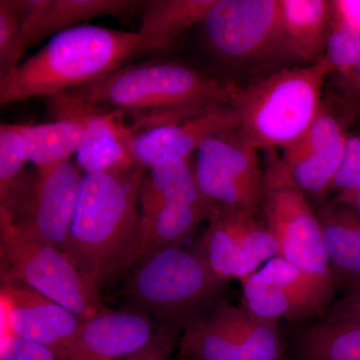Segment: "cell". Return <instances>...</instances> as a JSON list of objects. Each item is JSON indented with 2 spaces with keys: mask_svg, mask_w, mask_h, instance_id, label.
<instances>
[{
  "mask_svg": "<svg viewBox=\"0 0 360 360\" xmlns=\"http://www.w3.org/2000/svg\"><path fill=\"white\" fill-rule=\"evenodd\" d=\"M146 172L136 165L82 176L63 251L97 292L141 257L139 200Z\"/></svg>",
  "mask_w": 360,
  "mask_h": 360,
  "instance_id": "6da1fadb",
  "label": "cell"
},
{
  "mask_svg": "<svg viewBox=\"0 0 360 360\" xmlns=\"http://www.w3.org/2000/svg\"><path fill=\"white\" fill-rule=\"evenodd\" d=\"M236 87L184 63L155 60L122 66L70 92L94 105L135 113L136 134L229 104Z\"/></svg>",
  "mask_w": 360,
  "mask_h": 360,
  "instance_id": "7a4b0ae2",
  "label": "cell"
},
{
  "mask_svg": "<svg viewBox=\"0 0 360 360\" xmlns=\"http://www.w3.org/2000/svg\"><path fill=\"white\" fill-rule=\"evenodd\" d=\"M174 44L139 32L97 25H77L54 34L18 65L0 86L1 105L70 91L108 77L130 59L163 51Z\"/></svg>",
  "mask_w": 360,
  "mask_h": 360,
  "instance_id": "3957f363",
  "label": "cell"
},
{
  "mask_svg": "<svg viewBox=\"0 0 360 360\" xmlns=\"http://www.w3.org/2000/svg\"><path fill=\"white\" fill-rule=\"evenodd\" d=\"M331 75L322 58L311 65L276 71L248 86L238 85L229 104L238 113L240 139L257 151L290 146L321 111L322 89Z\"/></svg>",
  "mask_w": 360,
  "mask_h": 360,
  "instance_id": "277c9868",
  "label": "cell"
},
{
  "mask_svg": "<svg viewBox=\"0 0 360 360\" xmlns=\"http://www.w3.org/2000/svg\"><path fill=\"white\" fill-rule=\"evenodd\" d=\"M125 295L160 328L179 333L225 302L229 281L195 252L180 246L155 251L135 264Z\"/></svg>",
  "mask_w": 360,
  "mask_h": 360,
  "instance_id": "5b68a950",
  "label": "cell"
},
{
  "mask_svg": "<svg viewBox=\"0 0 360 360\" xmlns=\"http://www.w3.org/2000/svg\"><path fill=\"white\" fill-rule=\"evenodd\" d=\"M84 172L70 160L23 174L0 201V224L63 250Z\"/></svg>",
  "mask_w": 360,
  "mask_h": 360,
  "instance_id": "8992f818",
  "label": "cell"
},
{
  "mask_svg": "<svg viewBox=\"0 0 360 360\" xmlns=\"http://www.w3.org/2000/svg\"><path fill=\"white\" fill-rule=\"evenodd\" d=\"M0 229L1 279L25 284L82 321L105 310L101 293L85 281L63 250L23 236L11 225L0 224Z\"/></svg>",
  "mask_w": 360,
  "mask_h": 360,
  "instance_id": "52a82bcc",
  "label": "cell"
},
{
  "mask_svg": "<svg viewBox=\"0 0 360 360\" xmlns=\"http://www.w3.org/2000/svg\"><path fill=\"white\" fill-rule=\"evenodd\" d=\"M202 198L212 210L257 217L264 210L266 181L257 151L236 129L213 135L196 151L193 165Z\"/></svg>",
  "mask_w": 360,
  "mask_h": 360,
  "instance_id": "ba28073f",
  "label": "cell"
},
{
  "mask_svg": "<svg viewBox=\"0 0 360 360\" xmlns=\"http://www.w3.org/2000/svg\"><path fill=\"white\" fill-rule=\"evenodd\" d=\"M179 348L187 360H281L283 342L278 322L225 300L181 333Z\"/></svg>",
  "mask_w": 360,
  "mask_h": 360,
  "instance_id": "9c48e42d",
  "label": "cell"
},
{
  "mask_svg": "<svg viewBox=\"0 0 360 360\" xmlns=\"http://www.w3.org/2000/svg\"><path fill=\"white\" fill-rule=\"evenodd\" d=\"M265 224L279 245L278 257L309 277L333 302L335 278L316 212L307 196L288 186L266 188Z\"/></svg>",
  "mask_w": 360,
  "mask_h": 360,
  "instance_id": "30bf717a",
  "label": "cell"
},
{
  "mask_svg": "<svg viewBox=\"0 0 360 360\" xmlns=\"http://www.w3.org/2000/svg\"><path fill=\"white\" fill-rule=\"evenodd\" d=\"M279 0H215L201 25L210 51L227 65L277 58Z\"/></svg>",
  "mask_w": 360,
  "mask_h": 360,
  "instance_id": "8fae6325",
  "label": "cell"
},
{
  "mask_svg": "<svg viewBox=\"0 0 360 360\" xmlns=\"http://www.w3.org/2000/svg\"><path fill=\"white\" fill-rule=\"evenodd\" d=\"M196 253L225 281H243L279 253L278 241L257 217L212 210Z\"/></svg>",
  "mask_w": 360,
  "mask_h": 360,
  "instance_id": "7c38bea8",
  "label": "cell"
},
{
  "mask_svg": "<svg viewBox=\"0 0 360 360\" xmlns=\"http://www.w3.org/2000/svg\"><path fill=\"white\" fill-rule=\"evenodd\" d=\"M241 283L240 307L264 321L321 319L333 303L309 277L278 255Z\"/></svg>",
  "mask_w": 360,
  "mask_h": 360,
  "instance_id": "4fadbf2b",
  "label": "cell"
},
{
  "mask_svg": "<svg viewBox=\"0 0 360 360\" xmlns=\"http://www.w3.org/2000/svg\"><path fill=\"white\" fill-rule=\"evenodd\" d=\"M49 103L58 120H72L84 129V141L75 155L84 174L136 165L130 153L134 132L123 124L124 112L94 105L70 91L49 97Z\"/></svg>",
  "mask_w": 360,
  "mask_h": 360,
  "instance_id": "5bb4252c",
  "label": "cell"
},
{
  "mask_svg": "<svg viewBox=\"0 0 360 360\" xmlns=\"http://www.w3.org/2000/svg\"><path fill=\"white\" fill-rule=\"evenodd\" d=\"M1 336L14 335L52 350L63 360L82 321L25 284L1 279Z\"/></svg>",
  "mask_w": 360,
  "mask_h": 360,
  "instance_id": "9a60e30c",
  "label": "cell"
},
{
  "mask_svg": "<svg viewBox=\"0 0 360 360\" xmlns=\"http://www.w3.org/2000/svg\"><path fill=\"white\" fill-rule=\"evenodd\" d=\"M160 330L144 312L105 309L82 321L63 360H124L148 347Z\"/></svg>",
  "mask_w": 360,
  "mask_h": 360,
  "instance_id": "2e32d148",
  "label": "cell"
},
{
  "mask_svg": "<svg viewBox=\"0 0 360 360\" xmlns=\"http://www.w3.org/2000/svg\"><path fill=\"white\" fill-rule=\"evenodd\" d=\"M238 127V113L224 104L179 122L136 132L130 153L136 165L146 168L161 158L189 160L205 139Z\"/></svg>",
  "mask_w": 360,
  "mask_h": 360,
  "instance_id": "e0dca14e",
  "label": "cell"
},
{
  "mask_svg": "<svg viewBox=\"0 0 360 360\" xmlns=\"http://www.w3.org/2000/svg\"><path fill=\"white\" fill-rule=\"evenodd\" d=\"M330 18L328 0H279L277 58L311 65L323 58Z\"/></svg>",
  "mask_w": 360,
  "mask_h": 360,
  "instance_id": "ac0fdd59",
  "label": "cell"
},
{
  "mask_svg": "<svg viewBox=\"0 0 360 360\" xmlns=\"http://www.w3.org/2000/svg\"><path fill=\"white\" fill-rule=\"evenodd\" d=\"M25 18L20 40V56L28 47L49 35L98 16L125 18L143 1L132 0H23Z\"/></svg>",
  "mask_w": 360,
  "mask_h": 360,
  "instance_id": "d6986e66",
  "label": "cell"
},
{
  "mask_svg": "<svg viewBox=\"0 0 360 360\" xmlns=\"http://www.w3.org/2000/svg\"><path fill=\"white\" fill-rule=\"evenodd\" d=\"M336 290L360 288V214L333 200L316 210Z\"/></svg>",
  "mask_w": 360,
  "mask_h": 360,
  "instance_id": "ffe728a7",
  "label": "cell"
},
{
  "mask_svg": "<svg viewBox=\"0 0 360 360\" xmlns=\"http://www.w3.org/2000/svg\"><path fill=\"white\" fill-rule=\"evenodd\" d=\"M210 214V205L200 189L180 194L163 203L153 217L141 220L142 248L139 260L155 251L180 246L201 221L208 220Z\"/></svg>",
  "mask_w": 360,
  "mask_h": 360,
  "instance_id": "44dd1931",
  "label": "cell"
},
{
  "mask_svg": "<svg viewBox=\"0 0 360 360\" xmlns=\"http://www.w3.org/2000/svg\"><path fill=\"white\" fill-rule=\"evenodd\" d=\"M345 144L293 158L279 156L265 172L266 188L288 186L307 196L328 193L342 162Z\"/></svg>",
  "mask_w": 360,
  "mask_h": 360,
  "instance_id": "7402d4cb",
  "label": "cell"
},
{
  "mask_svg": "<svg viewBox=\"0 0 360 360\" xmlns=\"http://www.w3.org/2000/svg\"><path fill=\"white\" fill-rule=\"evenodd\" d=\"M295 349L302 360H360V323L319 319L298 331Z\"/></svg>",
  "mask_w": 360,
  "mask_h": 360,
  "instance_id": "603a6c76",
  "label": "cell"
},
{
  "mask_svg": "<svg viewBox=\"0 0 360 360\" xmlns=\"http://www.w3.org/2000/svg\"><path fill=\"white\" fill-rule=\"evenodd\" d=\"M215 0H153L142 4L139 33L174 42L184 32L202 25Z\"/></svg>",
  "mask_w": 360,
  "mask_h": 360,
  "instance_id": "cb8c5ba5",
  "label": "cell"
},
{
  "mask_svg": "<svg viewBox=\"0 0 360 360\" xmlns=\"http://www.w3.org/2000/svg\"><path fill=\"white\" fill-rule=\"evenodd\" d=\"M37 168L51 167L77 155L84 141V129L77 122L58 120L42 124H16Z\"/></svg>",
  "mask_w": 360,
  "mask_h": 360,
  "instance_id": "d4e9b609",
  "label": "cell"
},
{
  "mask_svg": "<svg viewBox=\"0 0 360 360\" xmlns=\"http://www.w3.org/2000/svg\"><path fill=\"white\" fill-rule=\"evenodd\" d=\"M198 189L191 160L165 158L146 168L141 189V220L153 217L163 203Z\"/></svg>",
  "mask_w": 360,
  "mask_h": 360,
  "instance_id": "484cf974",
  "label": "cell"
},
{
  "mask_svg": "<svg viewBox=\"0 0 360 360\" xmlns=\"http://www.w3.org/2000/svg\"><path fill=\"white\" fill-rule=\"evenodd\" d=\"M330 30L323 58L333 75L360 60V0H331Z\"/></svg>",
  "mask_w": 360,
  "mask_h": 360,
  "instance_id": "4316f807",
  "label": "cell"
},
{
  "mask_svg": "<svg viewBox=\"0 0 360 360\" xmlns=\"http://www.w3.org/2000/svg\"><path fill=\"white\" fill-rule=\"evenodd\" d=\"M25 18L23 0L0 1V86L13 77L20 59V40Z\"/></svg>",
  "mask_w": 360,
  "mask_h": 360,
  "instance_id": "83f0119b",
  "label": "cell"
},
{
  "mask_svg": "<svg viewBox=\"0 0 360 360\" xmlns=\"http://www.w3.org/2000/svg\"><path fill=\"white\" fill-rule=\"evenodd\" d=\"M30 161L27 146L18 125L0 127V201H4L23 174Z\"/></svg>",
  "mask_w": 360,
  "mask_h": 360,
  "instance_id": "f1b7e54d",
  "label": "cell"
},
{
  "mask_svg": "<svg viewBox=\"0 0 360 360\" xmlns=\"http://www.w3.org/2000/svg\"><path fill=\"white\" fill-rule=\"evenodd\" d=\"M333 77V101L354 122H360V60L345 72Z\"/></svg>",
  "mask_w": 360,
  "mask_h": 360,
  "instance_id": "f546056e",
  "label": "cell"
},
{
  "mask_svg": "<svg viewBox=\"0 0 360 360\" xmlns=\"http://www.w3.org/2000/svg\"><path fill=\"white\" fill-rule=\"evenodd\" d=\"M360 180V131L349 134L342 162L333 180L330 191L338 194L352 193Z\"/></svg>",
  "mask_w": 360,
  "mask_h": 360,
  "instance_id": "4dcf8cb0",
  "label": "cell"
},
{
  "mask_svg": "<svg viewBox=\"0 0 360 360\" xmlns=\"http://www.w3.org/2000/svg\"><path fill=\"white\" fill-rule=\"evenodd\" d=\"M0 360H60L49 348L16 338L1 336Z\"/></svg>",
  "mask_w": 360,
  "mask_h": 360,
  "instance_id": "1f68e13d",
  "label": "cell"
},
{
  "mask_svg": "<svg viewBox=\"0 0 360 360\" xmlns=\"http://www.w3.org/2000/svg\"><path fill=\"white\" fill-rule=\"evenodd\" d=\"M321 319L330 322L360 323V288L331 303Z\"/></svg>",
  "mask_w": 360,
  "mask_h": 360,
  "instance_id": "d6a6232c",
  "label": "cell"
},
{
  "mask_svg": "<svg viewBox=\"0 0 360 360\" xmlns=\"http://www.w3.org/2000/svg\"><path fill=\"white\" fill-rule=\"evenodd\" d=\"M177 335L179 333L161 328L148 347L124 360H172Z\"/></svg>",
  "mask_w": 360,
  "mask_h": 360,
  "instance_id": "836d02e7",
  "label": "cell"
},
{
  "mask_svg": "<svg viewBox=\"0 0 360 360\" xmlns=\"http://www.w3.org/2000/svg\"><path fill=\"white\" fill-rule=\"evenodd\" d=\"M335 200L345 203L354 207L360 214V196L347 195V194H338Z\"/></svg>",
  "mask_w": 360,
  "mask_h": 360,
  "instance_id": "e575fe53",
  "label": "cell"
},
{
  "mask_svg": "<svg viewBox=\"0 0 360 360\" xmlns=\"http://www.w3.org/2000/svg\"><path fill=\"white\" fill-rule=\"evenodd\" d=\"M176 360H187V359H184V357L179 356V359H177Z\"/></svg>",
  "mask_w": 360,
  "mask_h": 360,
  "instance_id": "d590c367",
  "label": "cell"
}]
</instances>
